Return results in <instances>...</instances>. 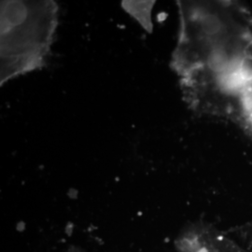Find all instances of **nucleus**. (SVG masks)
<instances>
[{
	"mask_svg": "<svg viewBox=\"0 0 252 252\" xmlns=\"http://www.w3.org/2000/svg\"><path fill=\"white\" fill-rule=\"evenodd\" d=\"M175 56L189 99L209 113L231 116L252 80V14L232 1L182 5Z\"/></svg>",
	"mask_w": 252,
	"mask_h": 252,
	"instance_id": "f257e3e1",
	"label": "nucleus"
},
{
	"mask_svg": "<svg viewBox=\"0 0 252 252\" xmlns=\"http://www.w3.org/2000/svg\"><path fill=\"white\" fill-rule=\"evenodd\" d=\"M239 123L252 132V80L247 87L242 101V110Z\"/></svg>",
	"mask_w": 252,
	"mask_h": 252,
	"instance_id": "f03ea898",
	"label": "nucleus"
},
{
	"mask_svg": "<svg viewBox=\"0 0 252 252\" xmlns=\"http://www.w3.org/2000/svg\"><path fill=\"white\" fill-rule=\"evenodd\" d=\"M67 252H82L81 250H79V249H77V248H72L71 250H69Z\"/></svg>",
	"mask_w": 252,
	"mask_h": 252,
	"instance_id": "7ed1b4c3",
	"label": "nucleus"
}]
</instances>
